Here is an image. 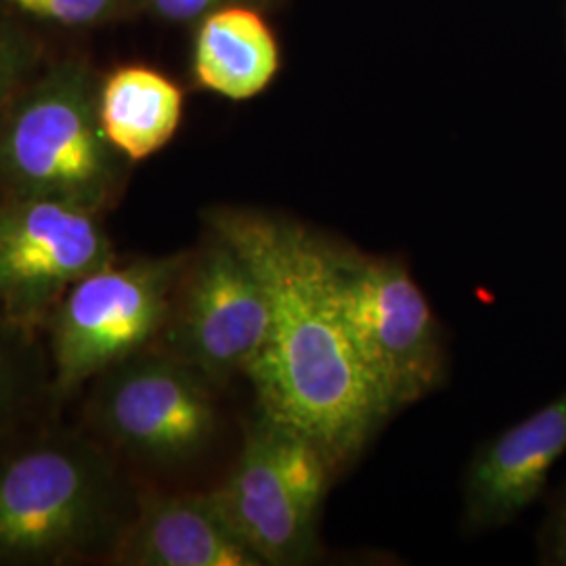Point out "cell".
<instances>
[{
  "mask_svg": "<svg viewBox=\"0 0 566 566\" xmlns=\"http://www.w3.org/2000/svg\"><path fill=\"white\" fill-rule=\"evenodd\" d=\"M266 290L273 324L245 374L256 411L315 441L340 470L390 418L365 374L334 303L325 238L308 227L242 208L206 212Z\"/></svg>",
  "mask_w": 566,
  "mask_h": 566,
  "instance_id": "6da1fadb",
  "label": "cell"
},
{
  "mask_svg": "<svg viewBox=\"0 0 566 566\" xmlns=\"http://www.w3.org/2000/svg\"><path fill=\"white\" fill-rule=\"evenodd\" d=\"M133 514L99 443L42 430L0 446V565H61L112 554Z\"/></svg>",
  "mask_w": 566,
  "mask_h": 566,
  "instance_id": "7a4b0ae2",
  "label": "cell"
},
{
  "mask_svg": "<svg viewBox=\"0 0 566 566\" xmlns=\"http://www.w3.org/2000/svg\"><path fill=\"white\" fill-rule=\"evenodd\" d=\"M126 163L103 133L99 84L81 65L46 74L0 122L2 198H51L102 214Z\"/></svg>",
  "mask_w": 566,
  "mask_h": 566,
  "instance_id": "3957f363",
  "label": "cell"
},
{
  "mask_svg": "<svg viewBox=\"0 0 566 566\" xmlns=\"http://www.w3.org/2000/svg\"><path fill=\"white\" fill-rule=\"evenodd\" d=\"M325 263L344 329L388 416L443 385L441 324L407 264L332 240Z\"/></svg>",
  "mask_w": 566,
  "mask_h": 566,
  "instance_id": "277c9868",
  "label": "cell"
},
{
  "mask_svg": "<svg viewBox=\"0 0 566 566\" xmlns=\"http://www.w3.org/2000/svg\"><path fill=\"white\" fill-rule=\"evenodd\" d=\"M189 252L118 256L70 287L51 313V392L72 397L105 369L156 346Z\"/></svg>",
  "mask_w": 566,
  "mask_h": 566,
  "instance_id": "5b68a950",
  "label": "cell"
},
{
  "mask_svg": "<svg viewBox=\"0 0 566 566\" xmlns=\"http://www.w3.org/2000/svg\"><path fill=\"white\" fill-rule=\"evenodd\" d=\"M212 386L191 365L149 346L95 378L88 418L130 460L177 468L198 460L217 437Z\"/></svg>",
  "mask_w": 566,
  "mask_h": 566,
  "instance_id": "8992f818",
  "label": "cell"
},
{
  "mask_svg": "<svg viewBox=\"0 0 566 566\" xmlns=\"http://www.w3.org/2000/svg\"><path fill=\"white\" fill-rule=\"evenodd\" d=\"M271 324L263 283L231 243L208 229L202 248L189 252L156 346L221 385L259 361Z\"/></svg>",
  "mask_w": 566,
  "mask_h": 566,
  "instance_id": "52a82bcc",
  "label": "cell"
},
{
  "mask_svg": "<svg viewBox=\"0 0 566 566\" xmlns=\"http://www.w3.org/2000/svg\"><path fill=\"white\" fill-rule=\"evenodd\" d=\"M102 214L51 198L0 200V315L49 319L72 285L114 261Z\"/></svg>",
  "mask_w": 566,
  "mask_h": 566,
  "instance_id": "ba28073f",
  "label": "cell"
},
{
  "mask_svg": "<svg viewBox=\"0 0 566 566\" xmlns=\"http://www.w3.org/2000/svg\"><path fill=\"white\" fill-rule=\"evenodd\" d=\"M210 493L263 565H308L319 556L322 512L308 506L285 479L271 426L259 411L245 428L242 451L223 485Z\"/></svg>",
  "mask_w": 566,
  "mask_h": 566,
  "instance_id": "9c48e42d",
  "label": "cell"
},
{
  "mask_svg": "<svg viewBox=\"0 0 566 566\" xmlns=\"http://www.w3.org/2000/svg\"><path fill=\"white\" fill-rule=\"evenodd\" d=\"M566 455V388L479 447L465 468L464 525L481 533L516 521Z\"/></svg>",
  "mask_w": 566,
  "mask_h": 566,
  "instance_id": "30bf717a",
  "label": "cell"
},
{
  "mask_svg": "<svg viewBox=\"0 0 566 566\" xmlns=\"http://www.w3.org/2000/svg\"><path fill=\"white\" fill-rule=\"evenodd\" d=\"M109 558L126 566H263L212 493L143 497Z\"/></svg>",
  "mask_w": 566,
  "mask_h": 566,
  "instance_id": "8fae6325",
  "label": "cell"
},
{
  "mask_svg": "<svg viewBox=\"0 0 566 566\" xmlns=\"http://www.w3.org/2000/svg\"><path fill=\"white\" fill-rule=\"evenodd\" d=\"M277 70V41L256 11L224 4L203 18L193 51V74L206 91L245 102L263 93Z\"/></svg>",
  "mask_w": 566,
  "mask_h": 566,
  "instance_id": "7c38bea8",
  "label": "cell"
},
{
  "mask_svg": "<svg viewBox=\"0 0 566 566\" xmlns=\"http://www.w3.org/2000/svg\"><path fill=\"white\" fill-rule=\"evenodd\" d=\"M182 91L160 72L128 65L99 86L107 142L128 163H142L172 142L182 120Z\"/></svg>",
  "mask_w": 566,
  "mask_h": 566,
  "instance_id": "4fadbf2b",
  "label": "cell"
},
{
  "mask_svg": "<svg viewBox=\"0 0 566 566\" xmlns=\"http://www.w3.org/2000/svg\"><path fill=\"white\" fill-rule=\"evenodd\" d=\"M39 390V364L28 327L0 315V437Z\"/></svg>",
  "mask_w": 566,
  "mask_h": 566,
  "instance_id": "5bb4252c",
  "label": "cell"
},
{
  "mask_svg": "<svg viewBox=\"0 0 566 566\" xmlns=\"http://www.w3.org/2000/svg\"><path fill=\"white\" fill-rule=\"evenodd\" d=\"M36 20L60 25H91L107 20L120 0H9Z\"/></svg>",
  "mask_w": 566,
  "mask_h": 566,
  "instance_id": "9a60e30c",
  "label": "cell"
},
{
  "mask_svg": "<svg viewBox=\"0 0 566 566\" xmlns=\"http://www.w3.org/2000/svg\"><path fill=\"white\" fill-rule=\"evenodd\" d=\"M537 546L542 565L566 566V481L549 497Z\"/></svg>",
  "mask_w": 566,
  "mask_h": 566,
  "instance_id": "2e32d148",
  "label": "cell"
},
{
  "mask_svg": "<svg viewBox=\"0 0 566 566\" xmlns=\"http://www.w3.org/2000/svg\"><path fill=\"white\" fill-rule=\"evenodd\" d=\"M145 9L154 11L164 20L189 21L206 18L208 13L231 4L235 0H137Z\"/></svg>",
  "mask_w": 566,
  "mask_h": 566,
  "instance_id": "e0dca14e",
  "label": "cell"
},
{
  "mask_svg": "<svg viewBox=\"0 0 566 566\" xmlns=\"http://www.w3.org/2000/svg\"><path fill=\"white\" fill-rule=\"evenodd\" d=\"M23 60L15 41L0 28V105L7 102L20 81Z\"/></svg>",
  "mask_w": 566,
  "mask_h": 566,
  "instance_id": "ac0fdd59",
  "label": "cell"
}]
</instances>
